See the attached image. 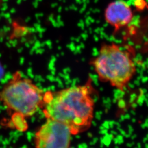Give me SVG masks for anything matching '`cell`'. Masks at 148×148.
<instances>
[{"label": "cell", "mask_w": 148, "mask_h": 148, "mask_svg": "<svg viewBox=\"0 0 148 148\" xmlns=\"http://www.w3.org/2000/svg\"><path fill=\"white\" fill-rule=\"evenodd\" d=\"M91 81L55 92L45 93L43 113L47 119L60 122L69 128L72 135L84 132L94 118L95 101Z\"/></svg>", "instance_id": "obj_1"}, {"label": "cell", "mask_w": 148, "mask_h": 148, "mask_svg": "<svg viewBox=\"0 0 148 148\" xmlns=\"http://www.w3.org/2000/svg\"><path fill=\"white\" fill-rule=\"evenodd\" d=\"M90 63L101 81L120 90L127 87L137 70L131 51L115 43L103 44Z\"/></svg>", "instance_id": "obj_2"}, {"label": "cell", "mask_w": 148, "mask_h": 148, "mask_svg": "<svg viewBox=\"0 0 148 148\" xmlns=\"http://www.w3.org/2000/svg\"><path fill=\"white\" fill-rule=\"evenodd\" d=\"M45 95L32 79L16 71L0 92V100L8 109L30 117L42 108Z\"/></svg>", "instance_id": "obj_3"}, {"label": "cell", "mask_w": 148, "mask_h": 148, "mask_svg": "<svg viewBox=\"0 0 148 148\" xmlns=\"http://www.w3.org/2000/svg\"><path fill=\"white\" fill-rule=\"evenodd\" d=\"M71 136L66 125L47 119L35 133V143L36 148H69Z\"/></svg>", "instance_id": "obj_4"}, {"label": "cell", "mask_w": 148, "mask_h": 148, "mask_svg": "<svg viewBox=\"0 0 148 148\" xmlns=\"http://www.w3.org/2000/svg\"><path fill=\"white\" fill-rule=\"evenodd\" d=\"M104 15L106 22L116 32L130 24L134 17L131 7L123 0H115L109 3Z\"/></svg>", "instance_id": "obj_5"}, {"label": "cell", "mask_w": 148, "mask_h": 148, "mask_svg": "<svg viewBox=\"0 0 148 148\" xmlns=\"http://www.w3.org/2000/svg\"><path fill=\"white\" fill-rule=\"evenodd\" d=\"M3 2H4V0H0V7L3 5Z\"/></svg>", "instance_id": "obj_6"}]
</instances>
